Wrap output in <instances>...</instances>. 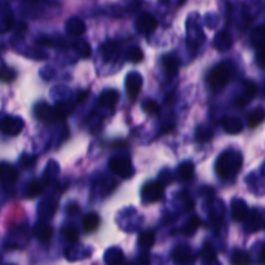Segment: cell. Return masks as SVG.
I'll return each instance as SVG.
<instances>
[{"mask_svg":"<svg viewBox=\"0 0 265 265\" xmlns=\"http://www.w3.org/2000/svg\"><path fill=\"white\" fill-rule=\"evenodd\" d=\"M242 154L236 150H228L220 154L215 163V171L220 178L232 180L238 175L242 167Z\"/></svg>","mask_w":265,"mask_h":265,"instance_id":"cell-1","label":"cell"},{"mask_svg":"<svg viewBox=\"0 0 265 265\" xmlns=\"http://www.w3.org/2000/svg\"><path fill=\"white\" fill-rule=\"evenodd\" d=\"M233 75V65L231 62H221L213 67L207 75V84L215 92L223 89Z\"/></svg>","mask_w":265,"mask_h":265,"instance_id":"cell-2","label":"cell"},{"mask_svg":"<svg viewBox=\"0 0 265 265\" xmlns=\"http://www.w3.org/2000/svg\"><path fill=\"white\" fill-rule=\"evenodd\" d=\"M109 167L120 178H131L135 175V167L129 158L124 155H114L109 159Z\"/></svg>","mask_w":265,"mask_h":265,"instance_id":"cell-3","label":"cell"},{"mask_svg":"<svg viewBox=\"0 0 265 265\" xmlns=\"http://www.w3.org/2000/svg\"><path fill=\"white\" fill-rule=\"evenodd\" d=\"M163 185L159 181H147L141 188V199L144 203H154L163 198Z\"/></svg>","mask_w":265,"mask_h":265,"instance_id":"cell-4","label":"cell"},{"mask_svg":"<svg viewBox=\"0 0 265 265\" xmlns=\"http://www.w3.org/2000/svg\"><path fill=\"white\" fill-rule=\"evenodd\" d=\"M25 127L24 119L21 117L7 116L0 122V131L7 136H17Z\"/></svg>","mask_w":265,"mask_h":265,"instance_id":"cell-5","label":"cell"},{"mask_svg":"<svg viewBox=\"0 0 265 265\" xmlns=\"http://www.w3.org/2000/svg\"><path fill=\"white\" fill-rule=\"evenodd\" d=\"M172 259L176 264H193L196 262L197 255L188 244H177L172 250Z\"/></svg>","mask_w":265,"mask_h":265,"instance_id":"cell-6","label":"cell"},{"mask_svg":"<svg viewBox=\"0 0 265 265\" xmlns=\"http://www.w3.org/2000/svg\"><path fill=\"white\" fill-rule=\"evenodd\" d=\"M158 26V22L153 14L150 13H141L137 16L136 21H135V28L137 32L143 35H149L155 31Z\"/></svg>","mask_w":265,"mask_h":265,"instance_id":"cell-7","label":"cell"},{"mask_svg":"<svg viewBox=\"0 0 265 265\" xmlns=\"http://www.w3.org/2000/svg\"><path fill=\"white\" fill-rule=\"evenodd\" d=\"M143 77L141 74L137 71H131L127 74L126 81H124V86H126V91L131 98H135L139 94L140 89L143 87Z\"/></svg>","mask_w":265,"mask_h":265,"instance_id":"cell-8","label":"cell"},{"mask_svg":"<svg viewBox=\"0 0 265 265\" xmlns=\"http://www.w3.org/2000/svg\"><path fill=\"white\" fill-rule=\"evenodd\" d=\"M244 220H246V231H247L248 233L262 231L264 217H263L262 211L259 208H255L252 209L251 212H248Z\"/></svg>","mask_w":265,"mask_h":265,"instance_id":"cell-9","label":"cell"},{"mask_svg":"<svg viewBox=\"0 0 265 265\" xmlns=\"http://www.w3.org/2000/svg\"><path fill=\"white\" fill-rule=\"evenodd\" d=\"M35 116L38 117L42 122H52L55 119H59L56 109L43 101L35 105Z\"/></svg>","mask_w":265,"mask_h":265,"instance_id":"cell-10","label":"cell"},{"mask_svg":"<svg viewBox=\"0 0 265 265\" xmlns=\"http://www.w3.org/2000/svg\"><path fill=\"white\" fill-rule=\"evenodd\" d=\"M231 211H232V219L236 220V221H244L246 216L248 213V207L247 203L244 202L243 199L241 198H234L232 201V206H231Z\"/></svg>","mask_w":265,"mask_h":265,"instance_id":"cell-11","label":"cell"},{"mask_svg":"<svg viewBox=\"0 0 265 265\" xmlns=\"http://www.w3.org/2000/svg\"><path fill=\"white\" fill-rule=\"evenodd\" d=\"M17 170L8 163H0V182L3 185H13L17 181Z\"/></svg>","mask_w":265,"mask_h":265,"instance_id":"cell-12","label":"cell"},{"mask_svg":"<svg viewBox=\"0 0 265 265\" xmlns=\"http://www.w3.org/2000/svg\"><path fill=\"white\" fill-rule=\"evenodd\" d=\"M213 46L219 52H227L233 46V38L227 30L219 31L213 39Z\"/></svg>","mask_w":265,"mask_h":265,"instance_id":"cell-13","label":"cell"},{"mask_svg":"<svg viewBox=\"0 0 265 265\" xmlns=\"http://www.w3.org/2000/svg\"><path fill=\"white\" fill-rule=\"evenodd\" d=\"M86 24L82 18L79 17H71L69 18L65 24V30L71 36H81L86 32Z\"/></svg>","mask_w":265,"mask_h":265,"instance_id":"cell-14","label":"cell"},{"mask_svg":"<svg viewBox=\"0 0 265 265\" xmlns=\"http://www.w3.org/2000/svg\"><path fill=\"white\" fill-rule=\"evenodd\" d=\"M119 101V92L117 89H105L98 97V105L102 108L113 109Z\"/></svg>","mask_w":265,"mask_h":265,"instance_id":"cell-15","label":"cell"},{"mask_svg":"<svg viewBox=\"0 0 265 265\" xmlns=\"http://www.w3.org/2000/svg\"><path fill=\"white\" fill-rule=\"evenodd\" d=\"M34 236L40 242H48L53 237V228L46 221H38L34 227Z\"/></svg>","mask_w":265,"mask_h":265,"instance_id":"cell-16","label":"cell"},{"mask_svg":"<svg viewBox=\"0 0 265 265\" xmlns=\"http://www.w3.org/2000/svg\"><path fill=\"white\" fill-rule=\"evenodd\" d=\"M100 52L105 62H112L118 57L119 47L114 42H105L100 48Z\"/></svg>","mask_w":265,"mask_h":265,"instance_id":"cell-17","label":"cell"},{"mask_svg":"<svg viewBox=\"0 0 265 265\" xmlns=\"http://www.w3.org/2000/svg\"><path fill=\"white\" fill-rule=\"evenodd\" d=\"M265 112L263 106H258L256 109H254L252 112H250L246 117V123H247L248 128H256L258 126H260L264 120Z\"/></svg>","mask_w":265,"mask_h":265,"instance_id":"cell-18","label":"cell"},{"mask_svg":"<svg viewBox=\"0 0 265 265\" xmlns=\"http://www.w3.org/2000/svg\"><path fill=\"white\" fill-rule=\"evenodd\" d=\"M162 63H163L164 71H166V74H167L170 78L175 77V75L177 74L178 59H177V56H176V55H172V53H170V55H166V56H163V59H162Z\"/></svg>","mask_w":265,"mask_h":265,"instance_id":"cell-19","label":"cell"},{"mask_svg":"<svg viewBox=\"0 0 265 265\" xmlns=\"http://www.w3.org/2000/svg\"><path fill=\"white\" fill-rule=\"evenodd\" d=\"M224 129L229 135H238L243 129V123L237 117H227L224 120Z\"/></svg>","mask_w":265,"mask_h":265,"instance_id":"cell-20","label":"cell"},{"mask_svg":"<svg viewBox=\"0 0 265 265\" xmlns=\"http://www.w3.org/2000/svg\"><path fill=\"white\" fill-rule=\"evenodd\" d=\"M124 260V254L120 248L118 247H110L105 251L104 262L109 265L120 264Z\"/></svg>","mask_w":265,"mask_h":265,"instance_id":"cell-21","label":"cell"},{"mask_svg":"<svg viewBox=\"0 0 265 265\" xmlns=\"http://www.w3.org/2000/svg\"><path fill=\"white\" fill-rule=\"evenodd\" d=\"M256 92H258V87H256V84L254 83H248L246 87H244L243 92H242L239 96L237 97V105L239 106H243V105H247L248 102L251 101L252 98L256 96Z\"/></svg>","mask_w":265,"mask_h":265,"instance_id":"cell-22","label":"cell"},{"mask_svg":"<svg viewBox=\"0 0 265 265\" xmlns=\"http://www.w3.org/2000/svg\"><path fill=\"white\" fill-rule=\"evenodd\" d=\"M176 175H177L178 180L188 181L194 176V164L192 162H182V163L178 164Z\"/></svg>","mask_w":265,"mask_h":265,"instance_id":"cell-23","label":"cell"},{"mask_svg":"<svg viewBox=\"0 0 265 265\" xmlns=\"http://www.w3.org/2000/svg\"><path fill=\"white\" fill-rule=\"evenodd\" d=\"M137 243L139 247L144 251H147L150 248L153 247L155 243V234L151 231H145L143 233H140L139 238H137Z\"/></svg>","mask_w":265,"mask_h":265,"instance_id":"cell-24","label":"cell"},{"mask_svg":"<svg viewBox=\"0 0 265 265\" xmlns=\"http://www.w3.org/2000/svg\"><path fill=\"white\" fill-rule=\"evenodd\" d=\"M82 225H83L84 232L87 233H92V232L97 231L98 225H100V217L94 212L87 213L82 220Z\"/></svg>","mask_w":265,"mask_h":265,"instance_id":"cell-25","label":"cell"},{"mask_svg":"<svg viewBox=\"0 0 265 265\" xmlns=\"http://www.w3.org/2000/svg\"><path fill=\"white\" fill-rule=\"evenodd\" d=\"M73 48L74 51L77 52L78 56L82 57V59H88V57L91 56V46H89V43L86 42L84 39H78V40H75V42L73 43Z\"/></svg>","mask_w":265,"mask_h":265,"instance_id":"cell-26","label":"cell"},{"mask_svg":"<svg viewBox=\"0 0 265 265\" xmlns=\"http://www.w3.org/2000/svg\"><path fill=\"white\" fill-rule=\"evenodd\" d=\"M43 189H44V184H43L40 180H38V178H31L28 185L26 193H28L29 198H35V197H38L39 194L43 192Z\"/></svg>","mask_w":265,"mask_h":265,"instance_id":"cell-27","label":"cell"},{"mask_svg":"<svg viewBox=\"0 0 265 265\" xmlns=\"http://www.w3.org/2000/svg\"><path fill=\"white\" fill-rule=\"evenodd\" d=\"M231 262L234 265H247L251 263V259H250V255L244 250L237 248V250H234L233 255H232Z\"/></svg>","mask_w":265,"mask_h":265,"instance_id":"cell-28","label":"cell"},{"mask_svg":"<svg viewBox=\"0 0 265 265\" xmlns=\"http://www.w3.org/2000/svg\"><path fill=\"white\" fill-rule=\"evenodd\" d=\"M39 215L42 219H49L53 216V213L56 212V203L53 202H42V205L39 206Z\"/></svg>","mask_w":265,"mask_h":265,"instance_id":"cell-29","label":"cell"},{"mask_svg":"<svg viewBox=\"0 0 265 265\" xmlns=\"http://www.w3.org/2000/svg\"><path fill=\"white\" fill-rule=\"evenodd\" d=\"M201 223H202V221H201V219H199L198 216L190 217V219L188 220V223L185 224V227L182 228V232H184L185 236H188V237L193 236V234L197 232V229L201 227Z\"/></svg>","mask_w":265,"mask_h":265,"instance_id":"cell-30","label":"cell"},{"mask_svg":"<svg viewBox=\"0 0 265 265\" xmlns=\"http://www.w3.org/2000/svg\"><path fill=\"white\" fill-rule=\"evenodd\" d=\"M212 129L206 126H199L196 131V140L198 143H208L212 139Z\"/></svg>","mask_w":265,"mask_h":265,"instance_id":"cell-31","label":"cell"},{"mask_svg":"<svg viewBox=\"0 0 265 265\" xmlns=\"http://www.w3.org/2000/svg\"><path fill=\"white\" fill-rule=\"evenodd\" d=\"M143 110L147 114H150V116H157L161 112V106L157 101H154L151 98H147L143 102Z\"/></svg>","mask_w":265,"mask_h":265,"instance_id":"cell-32","label":"cell"},{"mask_svg":"<svg viewBox=\"0 0 265 265\" xmlns=\"http://www.w3.org/2000/svg\"><path fill=\"white\" fill-rule=\"evenodd\" d=\"M251 43L255 48H263V44H264V29H263V26L255 29V31L251 35Z\"/></svg>","mask_w":265,"mask_h":265,"instance_id":"cell-33","label":"cell"},{"mask_svg":"<svg viewBox=\"0 0 265 265\" xmlns=\"http://www.w3.org/2000/svg\"><path fill=\"white\" fill-rule=\"evenodd\" d=\"M127 59L132 63H139L144 59V52L139 47H132L127 51Z\"/></svg>","mask_w":265,"mask_h":265,"instance_id":"cell-34","label":"cell"},{"mask_svg":"<svg viewBox=\"0 0 265 265\" xmlns=\"http://www.w3.org/2000/svg\"><path fill=\"white\" fill-rule=\"evenodd\" d=\"M62 233L63 237L66 238L69 242H75L78 239V237H79V232H78L77 228L71 225V224H67L66 227L63 228Z\"/></svg>","mask_w":265,"mask_h":265,"instance_id":"cell-35","label":"cell"},{"mask_svg":"<svg viewBox=\"0 0 265 265\" xmlns=\"http://www.w3.org/2000/svg\"><path fill=\"white\" fill-rule=\"evenodd\" d=\"M202 256H203V260H205V263H213L216 262V254H215V251H213V248L209 246L208 243L203 247L202 250Z\"/></svg>","mask_w":265,"mask_h":265,"instance_id":"cell-36","label":"cell"},{"mask_svg":"<svg viewBox=\"0 0 265 265\" xmlns=\"http://www.w3.org/2000/svg\"><path fill=\"white\" fill-rule=\"evenodd\" d=\"M14 78H16V71H14V70L5 67V69L0 71V81L12 82L14 81Z\"/></svg>","mask_w":265,"mask_h":265,"instance_id":"cell-37","label":"cell"},{"mask_svg":"<svg viewBox=\"0 0 265 265\" xmlns=\"http://www.w3.org/2000/svg\"><path fill=\"white\" fill-rule=\"evenodd\" d=\"M21 164L25 168L32 167L35 164V157L32 155H29V154H24L21 157Z\"/></svg>","mask_w":265,"mask_h":265,"instance_id":"cell-38","label":"cell"},{"mask_svg":"<svg viewBox=\"0 0 265 265\" xmlns=\"http://www.w3.org/2000/svg\"><path fill=\"white\" fill-rule=\"evenodd\" d=\"M66 211H67V215H71V216H74V215H77L78 211H81V208H79L78 206H75L74 203H71L70 206H67Z\"/></svg>","mask_w":265,"mask_h":265,"instance_id":"cell-39","label":"cell"},{"mask_svg":"<svg viewBox=\"0 0 265 265\" xmlns=\"http://www.w3.org/2000/svg\"><path fill=\"white\" fill-rule=\"evenodd\" d=\"M256 61H258V65L260 67H264V62H263V48L258 49V56H256Z\"/></svg>","mask_w":265,"mask_h":265,"instance_id":"cell-40","label":"cell"},{"mask_svg":"<svg viewBox=\"0 0 265 265\" xmlns=\"http://www.w3.org/2000/svg\"><path fill=\"white\" fill-rule=\"evenodd\" d=\"M0 260H1V256H0Z\"/></svg>","mask_w":265,"mask_h":265,"instance_id":"cell-41","label":"cell"}]
</instances>
